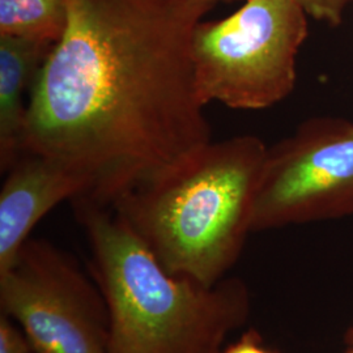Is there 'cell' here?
<instances>
[{
	"instance_id": "cell-2",
	"label": "cell",
	"mask_w": 353,
	"mask_h": 353,
	"mask_svg": "<svg viewBox=\"0 0 353 353\" xmlns=\"http://www.w3.org/2000/svg\"><path fill=\"white\" fill-rule=\"evenodd\" d=\"M267 150L254 135L211 140L110 208L169 274L211 287L225 279L252 232Z\"/></svg>"
},
{
	"instance_id": "cell-11",
	"label": "cell",
	"mask_w": 353,
	"mask_h": 353,
	"mask_svg": "<svg viewBox=\"0 0 353 353\" xmlns=\"http://www.w3.org/2000/svg\"><path fill=\"white\" fill-rule=\"evenodd\" d=\"M0 353H33L24 332L11 318L0 313Z\"/></svg>"
},
{
	"instance_id": "cell-12",
	"label": "cell",
	"mask_w": 353,
	"mask_h": 353,
	"mask_svg": "<svg viewBox=\"0 0 353 353\" xmlns=\"http://www.w3.org/2000/svg\"><path fill=\"white\" fill-rule=\"evenodd\" d=\"M220 353H276L265 347L261 335L255 330H249L240 339L225 345Z\"/></svg>"
},
{
	"instance_id": "cell-10",
	"label": "cell",
	"mask_w": 353,
	"mask_h": 353,
	"mask_svg": "<svg viewBox=\"0 0 353 353\" xmlns=\"http://www.w3.org/2000/svg\"><path fill=\"white\" fill-rule=\"evenodd\" d=\"M310 19L330 26H341L352 0H297Z\"/></svg>"
},
{
	"instance_id": "cell-14",
	"label": "cell",
	"mask_w": 353,
	"mask_h": 353,
	"mask_svg": "<svg viewBox=\"0 0 353 353\" xmlns=\"http://www.w3.org/2000/svg\"><path fill=\"white\" fill-rule=\"evenodd\" d=\"M347 353H353V341L352 344H351V347H350V350H348V352Z\"/></svg>"
},
{
	"instance_id": "cell-15",
	"label": "cell",
	"mask_w": 353,
	"mask_h": 353,
	"mask_svg": "<svg viewBox=\"0 0 353 353\" xmlns=\"http://www.w3.org/2000/svg\"><path fill=\"white\" fill-rule=\"evenodd\" d=\"M352 4H353V0H352Z\"/></svg>"
},
{
	"instance_id": "cell-1",
	"label": "cell",
	"mask_w": 353,
	"mask_h": 353,
	"mask_svg": "<svg viewBox=\"0 0 353 353\" xmlns=\"http://www.w3.org/2000/svg\"><path fill=\"white\" fill-rule=\"evenodd\" d=\"M68 19L32 89L23 153L89 181L80 196L112 207L211 141L191 37L214 7L199 0H67Z\"/></svg>"
},
{
	"instance_id": "cell-5",
	"label": "cell",
	"mask_w": 353,
	"mask_h": 353,
	"mask_svg": "<svg viewBox=\"0 0 353 353\" xmlns=\"http://www.w3.org/2000/svg\"><path fill=\"white\" fill-rule=\"evenodd\" d=\"M0 310L21 328L33 353H109L101 290L49 241L30 237L0 274Z\"/></svg>"
},
{
	"instance_id": "cell-8",
	"label": "cell",
	"mask_w": 353,
	"mask_h": 353,
	"mask_svg": "<svg viewBox=\"0 0 353 353\" xmlns=\"http://www.w3.org/2000/svg\"><path fill=\"white\" fill-rule=\"evenodd\" d=\"M52 43L0 36V172L21 156L26 114L41 68Z\"/></svg>"
},
{
	"instance_id": "cell-9",
	"label": "cell",
	"mask_w": 353,
	"mask_h": 353,
	"mask_svg": "<svg viewBox=\"0 0 353 353\" xmlns=\"http://www.w3.org/2000/svg\"><path fill=\"white\" fill-rule=\"evenodd\" d=\"M67 0H0V36L55 45L67 28Z\"/></svg>"
},
{
	"instance_id": "cell-7",
	"label": "cell",
	"mask_w": 353,
	"mask_h": 353,
	"mask_svg": "<svg viewBox=\"0 0 353 353\" xmlns=\"http://www.w3.org/2000/svg\"><path fill=\"white\" fill-rule=\"evenodd\" d=\"M0 190V274L10 268L38 223L64 201L87 195L89 181L70 165L24 152Z\"/></svg>"
},
{
	"instance_id": "cell-3",
	"label": "cell",
	"mask_w": 353,
	"mask_h": 353,
	"mask_svg": "<svg viewBox=\"0 0 353 353\" xmlns=\"http://www.w3.org/2000/svg\"><path fill=\"white\" fill-rule=\"evenodd\" d=\"M72 203L109 310V353H220L245 325L250 293L242 280L208 287L172 275L110 207Z\"/></svg>"
},
{
	"instance_id": "cell-6",
	"label": "cell",
	"mask_w": 353,
	"mask_h": 353,
	"mask_svg": "<svg viewBox=\"0 0 353 353\" xmlns=\"http://www.w3.org/2000/svg\"><path fill=\"white\" fill-rule=\"evenodd\" d=\"M353 214V122L318 117L268 147L252 230Z\"/></svg>"
},
{
	"instance_id": "cell-4",
	"label": "cell",
	"mask_w": 353,
	"mask_h": 353,
	"mask_svg": "<svg viewBox=\"0 0 353 353\" xmlns=\"http://www.w3.org/2000/svg\"><path fill=\"white\" fill-rule=\"evenodd\" d=\"M309 14L297 0H245L225 19L199 21L191 58L199 97L236 110H263L287 99Z\"/></svg>"
},
{
	"instance_id": "cell-13",
	"label": "cell",
	"mask_w": 353,
	"mask_h": 353,
	"mask_svg": "<svg viewBox=\"0 0 353 353\" xmlns=\"http://www.w3.org/2000/svg\"><path fill=\"white\" fill-rule=\"evenodd\" d=\"M199 1H203V3H205V4H210V6H212L214 7L217 3H220V1H236V0H199Z\"/></svg>"
}]
</instances>
